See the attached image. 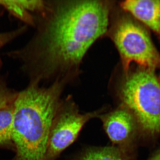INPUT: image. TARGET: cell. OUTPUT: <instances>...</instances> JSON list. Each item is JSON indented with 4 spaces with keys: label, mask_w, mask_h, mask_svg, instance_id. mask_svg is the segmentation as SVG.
Instances as JSON below:
<instances>
[{
    "label": "cell",
    "mask_w": 160,
    "mask_h": 160,
    "mask_svg": "<svg viewBox=\"0 0 160 160\" xmlns=\"http://www.w3.org/2000/svg\"><path fill=\"white\" fill-rule=\"evenodd\" d=\"M109 8L102 2L62 4L25 46L7 53L17 61L29 82H39L57 68L77 66L95 41L107 30Z\"/></svg>",
    "instance_id": "6da1fadb"
},
{
    "label": "cell",
    "mask_w": 160,
    "mask_h": 160,
    "mask_svg": "<svg viewBox=\"0 0 160 160\" xmlns=\"http://www.w3.org/2000/svg\"><path fill=\"white\" fill-rule=\"evenodd\" d=\"M29 82L18 92L13 102L12 141L15 160H46L52 125L59 108L62 88Z\"/></svg>",
    "instance_id": "7a4b0ae2"
},
{
    "label": "cell",
    "mask_w": 160,
    "mask_h": 160,
    "mask_svg": "<svg viewBox=\"0 0 160 160\" xmlns=\"http://www.w3.org/2000/svg\"><path fill=\"white\" fill-rule=\"evenodd\" d=\"M154 71L142 68L128 75L120 91L124 107L151 133L160 131V82Z\"/></svg>",
    "instance_id": "3957f363"
},
{
    "label": "cell",
    "mask_w": 160,
    "mask_h": 160,
    "mask_svg": "<svg viewBox=\"0 0 160 160\" xmlns=\"http://www.w3.org/2000/svg\"><path fill=\"white\" fill-rule=\"evenodd\" d=\"M112 39L118 50L126 72L132 62L154 71L160 65V55L148 32L127 18L118 21L113 28Z\"/></svg>",
    "instance_id": "277c9868"
},
{
    "label": "cell",
    "mask_w": 160,
    "mask_h": 160,
    "mask_svg": "<svg viewBox=\"0 0 160 160\" xmlns=\"http://www.w3.org/2000/svg\"><path fill=\"white\" fill-rule=\"evenodd\" d=\"M102 110L82 114L74 104L60 105L52 125L47 147L46 160H55L77 138L84 125L98 117Z\"/></svg>",
    "instance_id": "5b68a950"
},
{
    "label": "cell",
    "mask_w": 160,
    "mask_h": 160,
    "mask_svg": "<svg viewBox=\"0 0 160 160\" xmlns=\"http://www.w3.org/2000/svg\"><path fill=\"white\" fill-rule=\"evenodd\" d=\"M104 129L112 143L122 146L132 136L135 118L126 107H120L106 114L100 115Z\"/></svg>",
    "instance_id": "8992f818"
},
{
    "label": "cell",
    "mask_w": 160,
    "mask_h": 160,
    "mask_svg": "<svg viewBox=\"0 0 160 160\" xmlns=\"http://www.w3.org/2000/svg\"><path fill=\"white\" fill-rule=\"evenodd\" d=\"M125 11L160 35V1L128 0L121 4Z\"/></svg>",
    "instance_id": "52a82bcc"
},
{
    "label": "cell",
    "mask_w": 160,
    "mask_h": 160,
    "mask_svg": "<svg viewBox=\"0 0 160 160\" xmlns=\"http://www.w3.org/2000/svg\"><path fill=\"white\" fill-rule=\"evenodd\" d=\"M76 160H127L118 147H95L85 150Z\"/></svg>",
    "instance_id": "ba28073f"
},
{
    "label": "cell",
    "mask_w": 160,
    "mask_h": 160,
    "mask_svg": "<svg viewBox=\"0 0 160 160\" xmlns=\"http://www.w3.org/2000/svg\"><path fill=\"white\" fill-rule=\"evenodd\" d=\"M13 111V103L0 109V146L13 144L12 132Z\"/></svg>",
    "instance_id": "9c48e42d"
},
{
    "label": "cell",
    "mask_w": 160,
    "mask_h": 160,
    "mask_svg": "<svg viewBox=\"0 0 160 160\" xmlns=\"http://www.w3.org/2000/svg\"><path fill=\"white\" fill-rule=\"evenodd\" d=\"M1 6L11 15L21 20L26 26H35V18L25 8L23 1H1Z\"/></svg>",
    "instance_id": "30bf717a"
},
{
    "label": "cell",
    "mask_w": 160,
    "mask_h": 160,
    "mask_svg": "<svg viewBox=\"0 0 160 160\" xmlns=\"http://www.w3.org/2000/svg\"><path fill=\"white\" fill-rule=\"evenodd\" d=\"M18 92L8 86L7 79L2 72V62L0 60V109L13 103Z\"/></svg>",
    "instance_id": "8fae6325"
},
{
    "label": "cell",
    "mask_w": 160,
    "mask_h": 160,
    "mask_svg": "<svg viewBox=\"0 0 160 160\" xmlns=\"http://www.w3.org/2000/svg\"><path fill=\"white\" fill-rule=\"evenodd\" d=\"M27 26H21L11 31L0 32V50L26 32Z\"/></svg>",
    "instance_id": "7c38bea8"
},
{
    "label": "cell",
    "mask_w": 160,
    "mask_h": 160,
    "mask_svg": "<svg viewBox=\"0 0 160 160\" xmlns=\"http://www.w3.org/2000/svg\"><path fill=\"white\" fill-rule=\"evenodd\" d=\"M148 160H160V151Z\"/></svg>",
    "instance_id": "4fadbf2b"
},
{
    "label": "cell",
    "mask_w": 160,
    "mask_h": 160,
    "mask_svg": "<svg viewBox=\"0 0 160 160\" xmlns=\"http://www.w3.org/2000/svg\"><path fill=\"white\" fill-rule=\"evenodd\" d=\"M0 7H1V3H0Z\"/></svg>",
    "instance_id": "5bb4252c"
},
{
    "label": "cell",
    "mask_w": 160,
    "mask_h": 160,
    "mask_svg": "<svg viewBox=\"0 0 160 160\" xmlns=\"http://www.w3.org/2000/svg\"><path fill=\"white\" fill-rule=\"evenodd\" d=\"M159 81H160V78H159Z\"/></svg>",
    "instance_id": "9a60e30c"
}]
</instances>
